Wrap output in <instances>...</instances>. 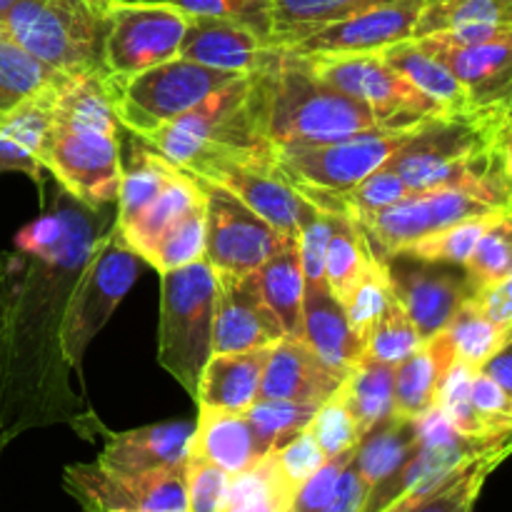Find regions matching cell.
<instances>
[{"label": "cell", "instance_id": "1", "mask_svg": "<svg viewBox=\"0 0 512 512\" xmlns=\"http://www.w3.org/2000/svg\"><path fill=\"white\" fill-rule=\"evenodd\" d=\"M60 190L0 253V438L93 420L83 413L63 355V318L83 265L115 218Z\"/></svg>", "mask_w": 512, "mask_h": 512}, {"label": "cell", "instance_id": "2", "mask_svg": "<svg viewBox=\"0 0 512 512\" xmlns=\"http://www.w3.org/2000/svg\"><path fill=\"white\" fill-rule=\"evenodd\" d=\"M260 78L270 145H323L390 130L370 105L320 80L288 50L280 48L278 65L260 73Z\"/></svg>", "mask_w": 512, "mask_h": 512}, {"label": "cell", "instance_id": "3", "mask_svg": "<svg viewBox=\"0 0 512 512\" xmlns=\"http://www.w3.org/2000/svg\"><path fill=\"white\" fill-rule=\"evenodd\" d=\"M175 168H188L208 153L270 155L263 125V78L240 75L180 118L138 135Z\"/></svg>", "mask_w": 512, "mask_h": 512}, {"label": "cell", "instance_id": "4", "mask_svg": "<svg viewBox=\"0 0 512 512\" xmlns=\"http://www.w3.org/2000/svg\"><path fill=\"white\" fill-rule=\"evenodd\" d=\"M110 0H15L3 28L65 75L103 68Z\"/></svg>", "mask_w": 512, "mask_h": 512}, {"label": "cell", "instance_id": "5", "mask_svg": "<svg viewBox=\"0 0 512 512\" xmlns=\"http://www.w3.org/2000/svg\"><path fill=\"white\" fill-rule=\"evenodd\" d=\"M160 275L158 363L195 398L200 373L213 355L215 273L200 258Z\"/></svg>", "mask_w": 512, "mask_h": 512}, {"label": "cell", "instance_id": "6", "mask_svg": "<svg viewBox=\"0 0 512 512\" xmlns=\"http://www.w3.org/2000/svg\"><path fill=\"white\" fill-rule=\"evenodd\" d=\"M415 128L375 130L323 145H273V165L295 193L315 208L328 210L335 198L383 168Z\"/></svg>", "mask_w": 512, "mask_h": 512}, {"label": "cell", "instance_id": "7", "mask_svg": "<svg viewBox=\"0 0 512 512\" xmlns=\"http://www.w3.org/2000/svg\"><path fill=\"white\" fill-rule=\"evenodd\" d=\"M140 260L143 258L125 243L115 220L90 250L63 318V355L75 375L83 368L85 350L138 280Z\"/></svg>", "mask_w": 512, "mask_h": 512}, {"label": "cell", "instance_id": "8", "mask_svg": "<svg viewBox=\"0 0 512 512\" xmlns=\"http://www.w3.org/2000/svg\"><path fill=\"white\" fill-rule=\"evenodd\" d=\"M240 75L208 68L185 58L165 60L130 78H113L115 115L120 125L133 135H145L170 120L180 118L190 108L208 98Z\"/></svg>", "mask_w": 512, "mask_h": 512}, {"label": "cell", "instance_id": "9", "mask_svg": "<svg viewBox=\"0 0 512 512\" xmlns=\"http://www.w3.org/2000/svg\"><path fill=\"white\" fill-rule=\"evenodd\" d=\"M40 163L65 193L88 208L100 210L118 203L123 178L120 133L70 123L53 115Z\"/></svg>", "mask_w": 512, "mask_h": 512}, {"label": "cell", "instance_id": "10", "mask_svg": "<svg viewBox=\"0 0 512 512\" xmlns=\"http://www.w3.org/2000/svg\"><path fill=\"white\" fill-rule=\"evenodd\" d=\"M305 68L333 88L363 100L390 130L415 128L423 120L453 115L395 73L380 53L295 55Z\"/></svg>", "mask_w": 512, "mask_h": 512}, {"label": "cell", "instance_id": "11", "mask_svg": "<svg viewBox=\"0 0 512 512\" xmlns=\"http://www.w3.org/2000/svg\"><path fill=\"white\" fill-rule=\"evenodd\" d=\"M493 210H512L508 193L490 188H435L408 195L358 225L365 230L375 253L388 260L425 235Z\"/></svg>", "mask_w": 512, "mask_h": 512}, {"label": "cell", "instance_id": "12", "mask_svg": "<svg viewBox=\"0 0 512 512\" xmlns=\"http://www.w3.org/2000/svg\"><path fill=\"white\" fill-rule=\"evenodd\" d=\"M193 178L228 190L245 208L273 225L283 238H298V225L313 203L298 195L293 185L275 170L273 155L208 153L185 168Z\"/></svg>", "mask_w": 512, "mask_h": 512}, {"label": "cell", "instance_id": "13", "mask_svg": "<svg viewBox=\"0 0 512 512\" xmlns=\"http://www.w3.org/2000/svg\"><path fill=\"white\" fill-rule=\"evenodd\" d=\"M188 18L173 3H115L103 40V70L130 78L178 58Z\"/></svg>", "mask_w": 512, "mask_h": 512}, {"label": "cell", "instance_id": "14", "mask_svg": "<svg viewBox=\"0 0 512 512\" xmlns=\"http://www.w3.org/2000/svg\"><path fill=\"white\" fill-rule=\"evenodd\" d=\"M63 488L85 512H185V465L120 473L98 460L75 463L63 470Z\"/></svg>", "mask_w": 512, "mask_h": 512}, {"label": "cell", "instance_id": "15", "mask_svg": "<svg viewBox=\"0 0 512 512\" xmlns=\"http://www.w3.org/2000/svg\"><path fill=\"white\" fill-rule=\"evenodd\" d=\"M198 183L205 193V260L215 273H255L288 240H295L283 238L228 190L205 180Z\"/></svg>", "mask_w": 512, "mask_h": 512}, {"label": "cell", "instance_id": "16", "mask_svg": "<svg viewBox=\"0 0 512 512\" xmlns=\"http://www.w3.org/2000/svg\"><path fill=\"white\" fill-rule=\"evenodd\" d=\"M425 0H393L335 20L308 38L288 45L293 55H358L378 53L388 45L410 40Z\"/></svg>", "mask_w": 512, "mask_h": 512}, {"label": "cell", "instance_id": "17", "mask_svg": "<svg viewBox=\"0 0 512 512\" xmlns=\"http://www.w3.org/2000/svg\"><path fill=\"white\" fill-rule=\"evenodd\" d=\"M280 338H285V330L278 315L265 303L255 273H215L213 353L270 348Z\"/></svg>", "mask_w": 512, "mask_h": 512}, {"label": "cell", "instance_id": "18", "mask_svg": "<svg viewBox=\"0 0 512 512\" xmlns=\"http://www.w3.org/2000/svg\"><path fill=\"white\" fill-rule=\"evenodd\" d=\"M178 55L225 73L253 75L273 70L280 48H273L263 33L240 20L190 15Z\"/></svg>", "mask_w": 512, "mask_h": 512}, {"label": "cell", "instance_id": "19", "mask_svg": "<svg viewBox=\"0 0 512 512\" xmlns=\"http://www.w3.org/2000/svg\"><path fill=\"white\" fill-rule=\"evenodd\" d=\"M390 280L398 303L420 330L423 340L448 328L460 305L473 295L468 278L438 263L388 258Z\"/></svg>", "mask_w": 512, "mask_h": 512}, {"label": "cell", "instance_id": "20", "mask_svg": "<svg viewBox=\"0 0 512 512\" xmlns=\"http://www.w3.org/2000/svg\"><path fill=\"white\" fill-rule=\"evenodd\" d=\"M418 40L420 48L440 60L468 90L480 110H503L512 95V35L490 43L453 45L435 35Z\"/></svg>", "mask_w": 512, "mask_h": 512}, {"label": "cell", "instance_id": "21", "mask_svg": "<svg viewBox=\"0 0 512 512\" xmlns=\"http://www.w3.org/2000/svg\"><path fill=\"white\" fill-rule=\"evenodd\" d=\"M343 380L345 375L323 363L303 338L285 335L270 348L265 360L260 398L320 405L343 385Z\"/></svg>", "mask_w": 512, "mask_h": 512}, {"label": "cell", "instance_id": "22", "mask_svg": "<svg viewBox=\"0 0 512 512\" xmlns=\"http://www.w3.org/2000/svg\"><path fill=\"white\" fill-rule=\"evenodd\" d=\"M195 423L175 420V423L145 425V428L105 435V445L98 455V463L120 473H148V470L180 468L188 460L190 438Z\"/></svg>", "mask_w": 512, "mask_h": 512}, {"label": "cell", "instance_id": "23", "mask_svg": "<svg viewBox=\"0 0 512 512\" xmlns=\"http://www.w3.org/2000/svg\"><path fill=\"white\" fill-rule=\"evenodd\" d=\"M323 363L348 378L365 358V343L353 333L343 303L330 293L328 280L305 283L303 335Z\"/></svg>", "mask_w": 512, "mask_h": 512}, {"label": "cell", "instance_id": "24", "mask_svg": "<svg viewBox=\"0 0 512 512\" xmlns=\"http://www.w3.org/2000/svg\"><path fill=\"white\" fill-rule=\"evenodd\" d=\"M188 455L208 460L228 475H238L253 468L268 450L245 413L198 408Z\"/></svg>", "mask_w": 512, "mask_h": 512}, {"label": "cell", "instance_id": "25", "mask_svg": "<svg viewBox=\"0 0 512 512\" xmlns=\"http://www.w3.org/2000/svg\"><path fill=\"white\" fill-rule=\"evenodd\" d=\"M58 90L18 100L13 108L5 110L0 118V173L18 170L38 185L43 183L45 168L40 163V153L53 123Z\"/></svg>", "mask_w": 512, "mask_h": 512}, {"label": "cell", "instance_id": "26", "mask_svg": "<svg viewBox=\"0 0 512 512\" xmlns=\"http://www.w3.org/2000/svg\"><path fill=\"white\" fill-rule=\"evenodd\" d=\"M270 348L210 355L193 398L198 408L245 413L260 398V380Z\"/></svg>", "mask_w": 512, "mask_h": 512}, {"label": "cell", "instance_id": "27", "mask_svg": "<svg viewBox=\"0 0 512 512\" xmlns=\"http://www.w3.org/2000/svg\"><path fill=\"white\" fill-rule=\"evenodd\" d=\"M455 363L445 330L425 340L410 358L395 365V415L418 420L438 405L440 385Z\"/></svg>", "mask_w": 512, "mask_h": 512}, {"label": "cell", "instance_id": "28", "mask_svg": "<svg viewBox=\"0 0 512 512\" xmlns=\"http://www.w3.org/2000/svg\"><path fill=\"white\" fill-rule=\"evenodd\" d=\"M378 53L395 73L403 75L408 83H413L420 93L428 95L430 100H435L448 113L460 115L480 110L473 105L463 83L435 55L420 48L418 40H403V43L388 45V48L378 50Z\"/></svg>", "mask_w": 512, "mask_h": 512}, {"label": "cell", "instance_id": "29", "mask_svg": "<svg viewBox=\"0 0 512 512\" xmlns=\"http://www.w3.org/2000/svg\"><path fill=\"white\" fill-rule=\"evenodd\" d=\"M510 455L512 435L505 438L503 443L485 450V453L475 455L473 460H468L463 468L455 470V473L450 475L448 480H443L435 490L410 500V503L388 508L385 512H473L485 483H488V478L510 458Z\"/></svg>", "mask_w": 512, "mask_h": 512}, {"label": "cell", "instance_id": "30", "mask_svg": "<svg viewBox=\"0 0 512 512\" xmlns=\"http://www.w3.org/2000/svg\"><path fill=\"white\" fill-rule=\"evenodd\" d=\"M420 445L418 420L390 415L385 423L363 435L358 450H355V470L363 478L368 493L385 480L393 478L405 463L415 455Z\"/></svg>", "mask_w": 512, "mask_h": 512}, {"label": "cell", "instance_id": "31", "mask_svg": "<svg viewBox=\"0 0 512 512\" xmlns=\"http://www.w3.org/2000/svg\"><path fill=\"white\" fill-rule=\"evenodd\" d=\"M175 165L168 163L158 150L150 148L143 138L130 133L128 158L123 160V178H120L118 203H115V225L128 228L165 188L175 173Z\"/></svg>", "mask_w": 512, "mask_h": 512}, {"label": "cell", "instance_id": "32", "mask_svg": "<svg viewBox=\"0 0 512 512\" xmlns=\"http://www.w3.org/2000/svg\"><path fill=\"white\" fill-rule=\"evenodd\" d=\"M255 280L263 293L265 303L270 305L283 325L285 335L300 338L303 335V293L305 278L303 265H300L298 238L288 240L278 253L270 255L258 270Z\"/></svg>", "mask_w": 512, "mask_h": 512}, {"label": "cell", "instance_id": "33", "mask_svg": "<svg viewBox=\"0 0 512 512\" xmlns=\"http://www.w3.org/2000/svg\"><path fill=\"white\" fill-rule=\"evenodd\" d=\"M380 3L393 0H270L268 43L273 48H288L345 15Z\"/></svg>", "mask_w": 512, "mask_h": 512}, {"label": "cell", "instance_id": "34", "mask_svg": "<svg viewBox=\"0 0 512 512\" xmlns=\"http://www.w3.org/2000/svg\"><path fill=\"white\" fill-rule=\"evenodd\" d=\"M203 198V185H200L193 175L178 168L173 173V178L165 183V188L160 190L158 198H155L153 203L128 225V228L118 230L123 233L125 243H128L140 258H145L148 250L155 245V240Z\"/></svg>", "mask_w": 512, "mask_h": 512}, {"label": "cell", "instance_id": "35", "mask_svg": "<svg viewBox=\"0 0 512 512\" xmlns=\"http://www.w3.org/2000/svg\"><path fill=\"white\" fill-rule=\"evenodd\" d=\"M360 433L368 435L395 413V365L363 358L340 385Z\"/></svg>", "mask_w": 512, "mask_h": 512}, {"label": "cell", "instance_id": "36", "mask_svg": "<svg viewBox=\"0 0 512 512\" xmlns=\"http://www.w3.org/2000/svg\"><path fill=\"white\" fill-rule=\"evenodd\" d=\"M373 253L375 250L365 230L353 218L335 215L333 235H330L328 255H325V280H328L330 293L343 305L348 303L355 285L365 275Z\"/></svg>", "mask_w": 512, "mask_h": 512}, {"label": "cell", "instance_id": "37", "mask_svg": "<svg viewBox=\"0 0 512 512\" xmlns=\"http://www.w3.org/2000/svg\"><path fill=\"white\" fill-rule=\"evenodd\" d=\"M65 78L68 75L50 68L30 50H25L0 23V93L5 98L18 103L33 95L50 93L58 90Z\"/></svg>", "mask_w": 512, "mask_h": 512}, {"label": "cell", "instance_id": "38", "mask_svg": "<svg viewBox=\"0 0 512 512\" xmlns=\"http://www.w3.org/2000/svg\"><path fill=\"white\" fill-rule=\"evenodd\" d=\"M503 210H493V213L478 215V218L460 220V223L448 225V228L438 230L433 235L415 240V243L405 245L403 250L393 255V258H410L420 260V263H438V265H460L463 268L465 260L475 250L478 240L483 238L485 230L498 220Z\"/></svg>", "mask_w": 512, "mask_h": 512}, {"label": "cell", "instance_id": "39", "mask_svg": "<svg viewBox=\"0 0 512 512\" xmlns=\"http://www.w3.org/2000/svg\"><path fill=\"white\" fill-rule=\"evenodd\" d=\"M293 493L280 480L273 455H263L253 468L230 475L223 512H288Z\"/></svg>", "mask_w": 512, "mask_h": 512}, {"label": "cell", "instance_id": "40", "mask_svg": "<svg viewBox=\"0 0 512 512\" xmlns=\"http://www.w3.org/2000/svg\"><path fill=\"white\" fill-rule=\"evenodd\" d=\"M468 25H512V0H430L420 10L413 38Z\"/></svg>", "mask_w": 512, "mask_h": 512}, {"label": "cell", "instance_id": "41", "mask_svg": "<svg viewBox=\"0 0 512 512\" xmlns=\"http://www.w3.org/2000/svg\"><path fill=\"white\" fill-rule=\"evenodd\" d=\"M445 335H448L450 345H453L455 360L478 370L480 365L503 345L508 328L493 323V320L483 313L478 300L470 295V298L460 305L458 313L453 315V320H450L448 328H445Z\"/></svg>", "mask_w": 512, "mask_h": 512}, {"label": "cell", "instance_id": "42", "mask_svg": "<svg viewBox=\"0 0 512 512\" xmlns=\"http://www.w3.org/2000/svg\"><path fill=\"white\" fill-rule=\"evenodd\" d=\"M395 300L398 298H395L393 280H390L388 260L380 258L378 253H373L368 268H365V275L360 278V283L355 285L348 303L343 305L350 328H353V333L358 335L363 343L368 340L370 330L378 325V320L388 313V308Z\"/></svg>", "mask_w": 512, "mask_h": 512}, {"label": "cell", "instance_id": "43", "mask_svg": "<svg viewBox=\"0 0 512 512\" xmlns=\"http://www.w3.org/2000/svg\"><path fill=\"white\" fill-rule=\"evenodd\" d=\"M205 258V198L188 210L183 218L175 220L145 255V263L153 265L158 273L183 268Z\"/></svg>", "mask_w": 512, "mask_h": 512}, {"label": "cell", "instance_id": "44", "mask_svg": "<svg viewBox=\"0 0 512 512\" xmlns=\"http://www.w3.org/2000/svg\"><path fill=\"white\" fill-rule=\"evenodd\" d=\"M512 265V210H503L493 225L478 240L470 258L465 260L463 270L468 278L470 290L490 288L498 280L508 278Z\"/></svg>", "mask_w": 512, "mask_h": 512}, {"label": "cell", "instance_id": "45", "mask_svg": "<svg viewBox=\"0 0 512 512\" xmlns=\"http://www.w3.org/2000/svg\"><path fill=\"white\" fill-rule=\"evenodd\" d=\"M318 405L310 403H293V400H270V398H258L245 415H248L250 425L258 433L263 448L273 450L278 445L288 443L293 435H298L300 430H305L313 420Z\"/></svg>", "mask_w": 512, "mask_h": 512}, {"label": "cell", "instance_id": "46", "mask_svg": "<svg viewBox=\"0 0 512 512\" xmlns=\"http://www.w3.org/2000/svg\"><path fill=\"white\" fill-rule=\"evenodd\" d=\"M473 375H475V368L455 360V363L450 365L448 375H445L443 385H440L438 410L443 413V418L458 430V433L468 435V438H478V440L500 438V435H490L488 430H485L483 420H480L478 410H475L473 398H470V383H473Z\"/></svg>", "mask_w": 512, "mask_h": 512}, {"label": "cell", "instance_id": "47", "mask_svg": "<svg viewBox=\"0 0 512 512\" xmlns=\"http://www.w3.org/2000/svg\"><path fill=\"white\" fill-rule=\"evenodd\" d=\"M423 335L415 328L413 320L403 310V305L395 300L388 313L378 320L365 340V358L378 360V363L398 365L415 353L423 345Z\"/></svg>", "mask_w": 512, "mask_h": 512}, {"label": "cell", "instance_id": "48", "mask_svg": "<svg viewBox=\"0 0 512 512\" xmlns=\"http://www.w3.org/2000/svg\"><path fill=\"white\" fill-rule=\"evenodd\" d=\"M308 428L310 433L315 435V440H318L325 458H338V455L350 453V450L358 448L360 440H363L358 420L350 413L340 388L335 390L325 403L318 405Z\"/></svg>", "mask_w": 512, "mask_h": 512}, {"label": "cell", "instance_id": "49", "mask_svg": "<svg viewBox=\"0 0 512 512\" xmlns=\"http://www.w3.org/2000/svg\"><path fill=\"white\" fill-rule=\"evenodd\" d=\"M273 455V465L278 470L280 480L288 485L290 493H298V488L303 483H308L315 473L325 465V453L320 450L318 440L310 433V428L300 430L298 435L288 440V443L278 445V448L270 450Z\"/></svg>", "mask_w": 512, "mask_h": 512}, {"label": "cell", "instance_id": "50", "mask_svg": "<svg viewBox=\"0 0 512 512\" xmlns=\"http://www.w3.org/2000/svg\"><path fill=\"white\" fill-rule=\"evenodd\" d=\"M230 475L218 465L188 455L185 460V512H223Z\"/></svg>", "mask_w": 512, "mask_h": 512}, {"label": "cell", "instance_id": "51", "mask_svg": "<svg viewBox=\"0 0 512 512\" xmlns=\"http://www.w3.org/2000/svg\"><path fill=\"white\" fill-rule=\"evenodd\" d=\"M178 5L188 15H213L230 18L250 25L268 38V10L270 0H165Z\"/></svg>", "mask_w": 512, "mask_h": 512}, {"label": "cell", "instance_id": "52", "mask_svg": "<svg viewBox=\"0 0 512 512\" xmlns=\"http://www.w3.org/2000/svg\"><path fill=\"white\" fill-rule=\"evenodd\" d=\"M470 398L490 435L512 433V398L483 370H475Z\"/></svg>", "mask_w": 512, "mask_h": 512}, {"label": "cell", "instance_id": "53", "mask_svg": "<svg viewBox=\"0 0 512 512\" xmlns=\"http://www.w3.org/2000/svg\"><path fill=\"white\" fill-rule=\"evenodd\" d=\"M355 450L338 455V458L325 460L323 468H320L308 483L300 485L298 493H295L293 500H290L288 512H325L330 498H333L335 488H338V480L340 475H343L345 465L355 458Z\"/></svg>", "mask_w": 512, "mask_h": 512}, {"label": "cell", "instance_id": "54", "mask_svg": "<svg viewBox=\"0 0 512 512\" xmlns=\"http://www.w3.org/2000/svg\"><path fill=\"white\" fill-rule=\"evenodd\" d=\"M473 298L478 300L483 313L488 315L493 323L503 325V328H510L512 325V275L498 280V283L490 285V288L480 290V293H475Z\"/></svg>", "mask_w": 512, "mask_h": 512}, {"label": "cell", "instance_id": "55", "mask_svg": "<svg viewBox=\"0 0 512 512\" xmlns=\"http://www.w3.org/2000/svg\"><path fill=\"white\" fill-rule=\"evenodd\" d=\"M478 370H483L488 378H493L512 398V325L508 328L503 345H500Z\"/></svg>", "mask_w": 512, "mask_h": 512}, {"label": "cell", "instance_id": "56", "mask_svg": "<svg viewBox=\"0 0 512 512\" xmlns=\"http://www.w3.org/2000/svg\"><path fill=\"white\" fill-rule=\"evenodd\" d=\"M495 165H498L500 180L512 198V123L508 120L495 133Z\"/></svg>", "mask_w": 512, "mask_h": 512}, {"label": "cell", "instance_id": "57", "mask_svg": "<svg viewBox=\"0 0 512 512\" xmlns=\"http://www.w3.org/2000/svg\"><path fill=\"white\" fill-rule=\"evenodd\" d=\"M13 3H15V0H0V23H3V20H5L8 10L13 8Z\"/></svg>", "mask_w": 512, "mask_h": 512}, {"label": "cell", "instance_id": "58", "mask_svg": "<svg viewBox=\"0 0 512 512\" xmlns=\"http://www.w3.org/2000/svg\"><path fill=\"white\" fill-rule=\"evenodd\" d=\"M13 105H15L13 100H8L3 93H0V118H3L5 110H10V108H13Z\"/></svg>", "mask_w": 512, "mask_h": 512}, {"label": "cell", "instance_id": "59", "mask_svg": "<svg viewBox=\"0 0 512 512\" xmlns=\"http://www.w3.org/2000/svg\"><path fill=\"white\" fill-rule=\"evenodd\" d=\"M110 3H165V0H110Z\"/></svg>", "mask_w": 512, "mask_h": 512}, {"label": "cell", "instance_id": "60", "mask_svg": "<svg viewBox=\"0 0 512 512\" xmlns=\"http://www.w3.org/2000/svg\"><path fill=\"white\" fill-rule=\"evenodd\" d=\"M505 118H508V123H512V95H510L508 105H505Z\"/></svg>", "mask_w": 512, "mask_h": 512}, {"label": "cell", "instance_id": "61", "mask_svg": "<svg viewBox=\"0 0 512 512\" xmlns=\"http://www.w3.org/2000/svg\"><path fill=\"white\" fill-rule=\"evenodd\" d=\"M5 448H8V445H5L3 438H0V458H3V450H5Z\"/></svg>", "mask_w": 512, "mask_h": 512}, {"label": "cell", "instance_id": "62", "mask_svg": "<svg viewBox=\"0 0 512 512\" xmlns=\"http://www.w3.org/2000/svg\"><path fill=\"white\" fill-rule=\"evenodd\" d=\"M510 275H512V265H510Z\"/></svg>", "mask_w": 512, "mask_h": 512}, {"label": "cell", "instance_id": "63", "mask_svg": "<svg viewBox=\"0 0 512 512\" xmlns=\"http://www.w3.org/2000/svg\"><path fill=\"white\" fill-rule=\"evenodd\" d=\"M118 512H128V510H118Z\"/></svg>", "mask_w": 512, "mask_h": 512}, {"label": "cell", "instance_id": "64", "mask_svg": "<svg viewBox=\"0 0 512 512\" xmlns=\"http://www.w3.org/2000/svg\"><path fill=\"white\" fill-rule=\"evenodd\" d=\"M425 3H430V0H425Z\"/></svg>", "mask_w": 512, "mask_h": 512}]
</instances>
